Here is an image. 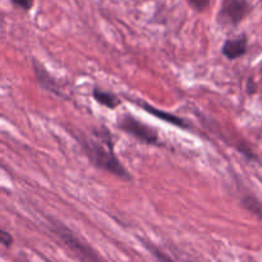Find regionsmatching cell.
Returning a JSON list of instances; mask_svg holds the SVG:
<instances>
[{"mask_svg": "<svg viewBox=\"0 0 262 262\" xmlns=\"http://www.w3.org/2000/svg\"><path fill=\"white\" fill-rule=\"evenodd\" d=\"M74 137L92 165L101 170H106L107 173L125 182L132 181V176L114 154L112 133L106 128L94 130V137H89L82 132H77Z\"/></svg>", "mask_w": 262, "mask_h": 262, "instance_id": "1", "label": "cell"}, {"mask_svg": "<svg viewBox=\"0 0 262 262\" xmlns=\"http://www.w3.org/2000/svg\"><path fill=\"white\" fill-rule=\"evenodd\" d=\"M53 230L81 262H105L91 246H89L81 238L77 237L71 229H68L60 222L53 223Z\"/></svg>", "mask_w": 262, "mask_h": 262, "instance_id": "2", "label": "cell"}, {"mask_svg": "<svg viewBox=\"0 0 262 262\" xmlns=\"http://www.w3.org/2000/svg\"><path fill=\"white\" fill-rule=\"evenodd\" d=\"M118 127L123 130V132L128 133V135L133 136L136 140L140 142L146 143L150 146H159L160 145V138H159L158 132L154 128L148 127L147 124L142 123L130 114H124L118 119L117 123Z\"/></svg>", "mask_w": 262, "mask_h": 262, "instance_id": "3", "label": "cell"}, {"mask_svg": "<svg viewBox=\"0 0 262 262\" xmlns=\"http://www.w3.org/2000/svg\"><path fill=\"white\" fill-rule=\"evenodd\" d=\"M252 5L248 0H224L219 12V20L225 26H237L250 14Z\"/></svg>", "mask_w": 262, "mask_h": 262, "instance_id": "4", "label": "cell"}, {"mask_svg": "<svg viewBox=\"0 0 262 262\" xmlns=\"http://www.w3.org/2000/svg\"><path fill=\"white\" fill-rule=\"evenodd\" d=\"M137 104L140 105L143 110H146L148 114L154 115V117L158 118V119H161L163 122L169 123V124L174 125V127L182 128V129H189V128H191V124H189L186 119H183V118L177 117V115L171 114V113L158 109V107H155L154 105L148 104V102L146 101H138Z\"/></svg>", "mask_w": 262, "mask_h": 262, "instance_id": "5", "label": "cell"}, {"mask_svg": "<svg viewBox=\"0 0 262 262\" xmlns=\"http://www.w3.org/2000/svg\"><path fill=\"white\" fill-rule=\"evenodd\" d=\"M33 73H35L36 79H37V83L40 84V87H42L46 91H50L55 95H61V89L60 84L58 83L55 77L51 76L48 71H46L45 67L41 63H38L37 60H33Z\"/></svg>", "mask_w": 262, "mask_h": 262, "instance_id": "6", "label": "cell"}, {"mask_svg": "<svg viewBox=\"0 0 262 262\" xmlns=\"http://www.w3.org/2000/svg\"><path fill=\"white\" fill-rule=\"evenodd\" d=\"M247 45L248 40L246 35H241L238 37L229 38L224 42L222 48L223 55L229 60H234V59L241 58L247 53Z\"/></svg>", "mask_w": 262, "mask_h": 262, "instance_id": "7", "label": "cell"}, {"mask_svg": "<svg viewBox=\"0 0 262 262\" xmlns=\"http://www.w3.org/2000/svg\"><path fill=\"white\" fill-rule=\"evenodd\" d=\"M92 96L100 105L107 107V109H115L120 105V99L117 95H114L113 92L104 91L99 87H95L94 91H92Z\"/></svg>", "mask_w": 262, "mask_h": 262, "instance_id": "8", "label": "cell"}, {"mask_svg": "<svg viewBox=\"0 0 262 262\" xmlns=\"http://www.w3.org/2000/svg\"><path fill=\"white\" fill-rule=\"evenodd\" d=\"M242 206L250 212L255 214L258 219L262 220V204L253 196H245L242 199Z\"/></svg>", "mask_w": 262, "mask_h": 262, "instance_id": "9", "label": "cell"}, {"mask_svg": "<svg viewBox=\"0 0 262 262\" xmlns=\"http://www.w3.org/2000/svg\"><path fill=\"white\" fill-rule=\"evenodd\" d=\"M143 246L147 248L148 252L152 253V256L156 258V260H158V262H176L173 260V258L170 257V256L168 255V253H165L163 250H160L159 247H156L154 243H150V242H146V241H143Z\"/></svg>", "mask_w": 262, "mask_h": 262, "instance_id": "10", "label": "cell"}, {"mask_svg": "<svg viewBox=\"0 0 262 262\" xmlns=\"http://www.w3.org/2000/svg\"><path fill=\"white\" fill-rule=\"evenodd\" d=\"M187 2L192 9L197 10V12H204L209 8L211 0H187Z\"/></svg>", "mask_w": 262, "mask_h": 262, "instance_id": "11", "label": "cell"}, {"mask_svg": "<svg viewBox=\"0 0 262 262\" xmlns=\"http://www.w3.org/2000/svg\"><path fill=\"white\" fill-rule=\"evenodd\" d=\"M10 2L13 3V5L19 8V9L25 10V12H28V10L33 7L35 0H10Z\"/></svg>", "mask_w": 262, "mask_h": 262, "instance_id": "12", "label": "cell"}, {"mask_svg": "<svg viewBox=\"0 0 262 262\" xmlns=\"http://www.w3.org/2000/svg\"><path fill=\"white\" fill-rule=\"evenodd\" d=\"M0 245L5 246V247H10L13 245V237L2 228H0Z\"/></svg>", "mask_w": 262, "mask_h": 262, "instance_id": "13", "label": "cell"}]
</instances>
